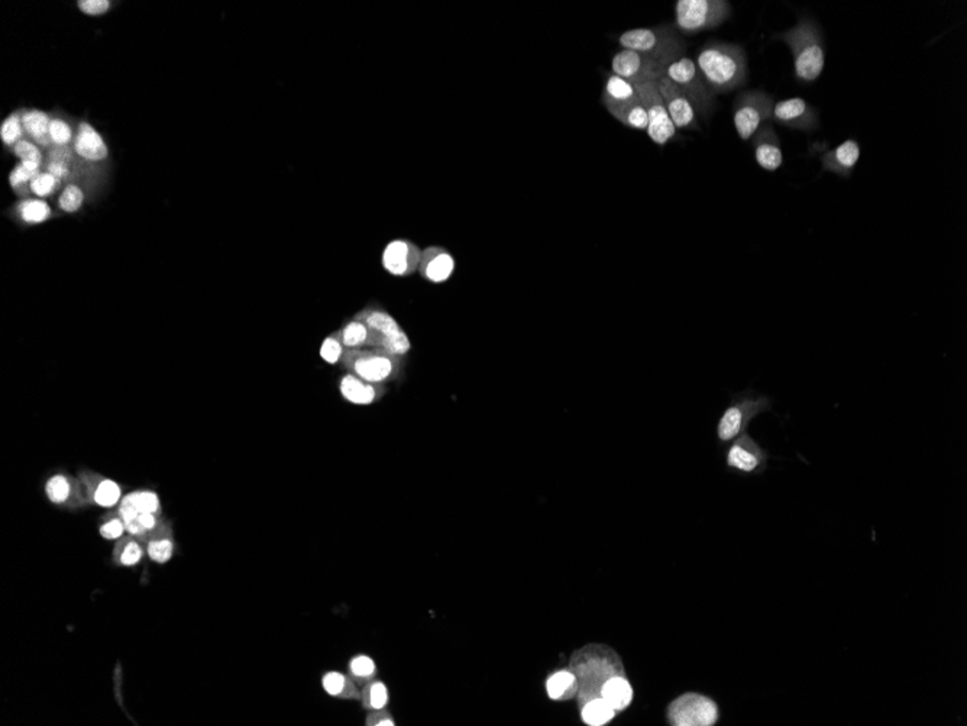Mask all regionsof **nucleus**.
<instances>
[{
  "instance_id": "33",
  "label": "nucleus",
  "mask_w": 967,
  "mask_h": 726,
  "mask_svg": "<svg viewBox=\"0 0 967 726\" xmlns=\"http://www.w3.org/2000/svg\"><path fill=\"white\" fill-rule=\"evenodd\" d=\"M581 720L588 726H604L616 718V710L602 698H595L581 706Z\"/></svg>"
},
{
  "instance_id": "31",
  "label": "nucleus",
  "mask_w": 967,
  "mask_h": 726,
  "mask_svg": "<svg viewBox=\"0 0 967 726\" xmlns=\"http://www.w3.org/2000/svg\"><path fill=\"white\" fill-rule=\"evenodd\" d=\"M546 691L549 699L555 701H568L577 699L578 680L575 674L568 670H560L549 676L546 681Z\"/></svg>"
},
{
  "instance_id": "16",
  "label": "nucleus",
  "mask_w": 967,
  "mask_h": 726,
  "mask_svg": "<svg viewBox=\"0 0 967 726\" xmlns=\"http://www.w3.org/2000/svg\"><path fill=\"white\" fill-rule=\"evenodd\" d=\"M77 476L85 486L90 506L108 511L118 508L124 499V489L117 480L90 469H81Z\"/></svg>"
},
{
  "instance_id": "45",
  "label": "nucleus",
  "mask_w": 967,
  "mask_h": 726,
  "mask_svg": "<svg viewBox=\"0 0 967 726\" xmlns=\"http://www.w3.org/2000/svg\"><path fill=\"white\" fill-rule=\"evenodd\" d=\"M341 354L342 348L341 344H339L338 342V339H324V346H322L321 348V356L324 361H327V363L331 364L336 363V361L339 360V357H341Z\"/></svg>"
},
{
  "instance_id": "15",
  "label": "nucleus",
  "mask_w": 967,
  "mask_h": 726,
  "mask_svg": "<svg viewBox=\"0 0 967 726\" xmlns=\"http://www.w3.org/2000/svg\"><path fill=\"white\" fill-rule=\"evenodd\" d=\"M71 149L81 161L96 169H102L110 160L109 145L99 130L86 119L78 120Z\"/></svg>"
},
{
  "instance_id": "28",
  "label": "nucleus",
  "mask_w": 967,
  "mask_h": 726,
  "mask_svg": "<svg viewBox=\"0 0 967 726\" xmlns=\"http://www.w3.org/2000/svg\"><path fill=\"white\" fill-rule=\"evenodd\" d=\"M145 555L147 548L144 541L139 540L138 536L125 534L122 538L115 541L110 560L115 567L130 568L141 565Z\"/></svg>"
},
{
  "instance_id": "44",
  "label": "nucleus",
  "mask_w": 967,
  "mask_h": 726,
  "mask_svg": "<svg viewBox=\"0 0 967 726\" xmlns=\"http://www.w3.org/2000/svg\"><path fill=\"white\" fill-rule=\"evenodd\" d=\"M322 684H324V691L331 696H342L345 693L346 688H348L345 677L342 676L341 673H336V671L324 674Z\"/></svg>"
},
{
  "instance_id": "35",
  "label": "nucleus",
  "mask_w": 967,
  "mask_h": 726,
  "mask_svg": "<svg viewBox=\"0 0 967 726\" xmlns=\"http://www.w3.org/2000/svg\"><path fill=\"white\" fill-rule=\"evenodd\" d=\"M63 187L64 183L60 179H57L50 171L43 169V171L29 184V193L34 198L44 199V201H53L54 199L56 201Z\"/></svg>"
},
{
  "instance_id": "25",
  "label": "nucleus",
  "mask_w": 967,
  "mask_h": 726,
  "mask_svg": "<svg viewBox=\"0 0 967 726\" xmlns=\"http://www.w3.org/2000/svg\"><path fill=\"white\" fill-rule=\"evenodd\" d=\"M419 267L426 280L439 285L454 275L455 260L445 248L429 247L423 251Z\"/></svg>"
},
{
  "instance_id": "26",
  "label": "nucleus",
  "mask_w": 967,
  "mask_h": 726,
  "mask_svg": "<svg viewBox=\"0 0 967 726\" xmlns=\"http://www.w3.org/2000/svg\"><path fill=\"white\" fill-rule=\"evenodd\" d=\"M639 100L637 86L619 76L609 73L605 78L604 90H602V103L607 112L612 113L619 110L622 106Z\"/></svg>"
},
{
  "instance_id": "27",
  "label": "nucleus",
  "mask_w": 967,
  "mask_h": 726,
  "mask_svg": "<svg viewBox=\"0 0 967 726\" xmlns=\"http://www.w3.org/2000/svg\"><path fill=\"white\" fill-rule=\"evenodd\" d=\"M19 112H21L22 125L26 130V137L38 144L44 151L50 150L48 130H50L51 113L44 112L36 108H21Z\"/></svg>"
},
{
  "instance_id": "43",
  "label": "nucleus",
  "mask_w": 967,
  "mask_h": 726,
  "mask_svg": "<svg viewBox=\"0 0 967 726\" xmlns=\"http://www.w3.org/2000/svg\"><path fill=\"white\" fill-rule=\"evenodd\" d=\"M113 4L110 0H80L77 2V7L80 9L81 14L87 15V16H103L112 9Z\"/></svg>"
},
{
  "instance_id": "9",
  "label": "nucleus",
  "mask_w": 967,
  "mask_h": 726,
  "mask_svg": "<svg viewBox=\"0 0 967 726\" xmlns=\"http://www.w3.org/2000/svg\"><path fill=\"white\" fill-rule=\"evenodd\" d=\"M718 716V706L713 699L693 691L676 698L666 710V720L672 726H713Z\"/></svg>"
},
{
  "instance_id": "10",
  "label": "nucleus",
  "mask_w": 967,
  "mask_h": 726,
  "mask_svg": "<svg viewBox=\"0 0 967 726\" xmlns=\"http://www.w3.org/2000/svg\"><path fill=\"white\" fill-rule=\"evenodd\" d=\"M639 99L644 106L647 113V135L654 144L665 147L669 142L675 140L678 135L675 125L672 124L671 117L666 110L665 102L662 99L656 83L637 86Z\"/></svg>"
},
{
  "instance_id": "13",
  "label": "nucleus",
  "mask_w": 967,
  "mask_h": 726,
  "mask_svg": "<svg viewBox=\"0 0 967 726\" xmlns=\"http://www.w3.org/2000/svg\"><path fill=\"white\" fill-rule=\"evenodd\" d=\"M44 492L50 503L66 512H80L90 508L85 486L80 477L70 472H57L46 479Z\"/></svg>"
},
{
  "instance_id": "46",
  "label": "nucleus",
  "mask_w": 967,
  "mask_h": 726,
  "mask_svg": "<svg viewBox=\"0 0 967 726\" xmlns=\"http://www.w3.org/2000/svg\"><path fill=\"white\" fill-rule=\"evenodd\" d=\"M352 673L358 677H368L375 670V664L370 657L361 656L352 659Z\"/></svg>"
},
{
  "instance_id": "2",
  "label": "nucleus",
  "mask_w": 967,
  "mask_h": 726,
  "mask_svg": "<svg viewBox=\"0 0 967 726\" xmlns=\"http://www.w3.org/2000/svg\"><path fill=\"white\" fill-rule=\"evenodd\" d=\"M570 670L578 680V708L595 698H602V689L612 677L627 676L616 649L605 644H587L573 652Z\"/></svg>"
},
{
  "instance_id": "1",
  "label": "nucleus",
  "mask_w": 967,
  "mask_h": 726,
  "mask_svg": "<svg viewBox=\"0 0 967 726\" xmlns=\"http://www.w3.org/2000/svg\"><path fill=\"white\" fill-rule=\"evenodd\" d=\"M695 64L715 98L742 88L749 76L747 54L739 44L710 41L701 47Z\"/></svg>"
},
{
  "instance_id": "7",
  "label": "nucleus",
  "mask_w": 967,
  "mask_h": 726,
  "mask_svg": "<svg viewBox=\"0 0 967 726\" xmlns=\"http://www.w3.org/2000/svg\"><path fill=\"white\" fill-rule=\"evenodd\" d=\"M665 78L690 100L696 117L708 119L717 108L715 96L711 92L703 75L696 67L695 60L684 56L666 67Z\"/></svg>"
},
{
  "instance_id": "41",
  "label": "nucleus",
  "mask_w": 967,
  "mask_h": 726,
  "mask_svg": "<svg viewBox=\"0 0 967 726\" xmlns=\"http://www.w3.org/2000/svg\"><path fill=\"white\" fill-rule=\"evenodd\" d=\"M138 513H162L159 494L152 491H135L129 493Z\"/></svg>"
},
{
  "instance_id": "3",
  "label": "nucleus",
  "mask_w": 967,
  "mask_h": 726,
  "mask_svg": "<svg viewBox=\"0 0 967 726\" xmlns=\"http://www.w3.org/2000/svg\"><path fill=\"white\" fill-rule=\"evenodd\" d=\"M788 46L794 60V75L801 83H813L823 75L826 66V47L823 32L814 19L802 16L797 26L774 36Z\"/></svg>"
},
{
  "instance_id": "4",
  "label": "nucleus",
  "mask_w": 967,
  "mask_h": 726,
  "mask_svg": "<svg viewBox=\"0 0 967 726\" xmlns=\"http://www.w3.org/2000/svg\"><path fill=\"white\" fill-rule=\"evenodd\" d=\"M624 50L637 51L651 57L668 67L669 64L683 58L686 44L678 29L674 26H647L622 32L617 39Z\"/></svg>"
},
{
  "instance_id": "40",
  "label": "nucleus",
  "mask_w": 967,
  "mask_h": 726,
  "mask_svg": "<svg viewBox=\"0 0 967 726\" xmlns=\"http://www.w3.org/2000/svg\"><path fill=\"white\" fill-rule=\"evenodd\" d=\"M11 152L19 160V161L36 162V164H41V166L44 167L46 151H44L38 144H36L32 140H29L28 137L15 145Z\"/></svg>"
},
{
  "instance_id": "14",
  "label": "nucleus",
  "mask_w": 967,
  "mask_h": 726,
  "mask_svg": "<svg viewBox=\"0 0 967 726\" xmlns=\"http://www.w3.org/2000/svg\"><path fill=\"white\" fill-rule=\"evenodd\" d=\"M770 120L801 132H813L819 127L818 110L802 98H789L775 102Z\"/></svg>"
},
{
  "instance_id": "38",
  "label": "nucleus",
  "mask_w": 967,
  "mask_h": 726,
  "mask_svg": "<svg viewBox=\"0 0 967 726\" xmlns=\"http://www.w3.org/2000/svg\"><path fill=\"white\" fill-rule=\"evenodd\" d=\"M26 134L22 125L21 112L15 110L11 115H7L5 118L4 122L0 125V140L4 144L5 149L12 151L15 145L18 144L22 140H26Z\"/></svg>"
},
{
  "instance_id": "22",
  "label": "nucleus",
  "mask_w": 967,
  "mask_h": 726,
  "mask_svg": "<svg viewBox=\"0 0 967 726\" xmlns=\"http://www.w3.org/2000/svg\"><path fill=\"white\" fill-rule=\"evenodd\" d=\"M422 253L415 244L396 240L388 244L383 254V265L390 275H407L420 265Z\"/></svg>"
},
{
  "instance_id": "5",
  "label": "nucleus",
  "mask_w": 967,
  "mask_h": 726,
  "mask_svg": "<svg viewBox=\"0 0 967 726\" xmlns=\"http://www.w3.org/2000/svg\"><path fill=\"white\" fill-rule=\"evenodd\" d=\"M774 400L760 395L752 389L732 396L717 423V440L720 444H730L733 440L747 432V427L755 418L765 412H772Z\"/></svg>"
},
{
  "instance_id": "39",
  "label": "nucleus",
  "mask_w": 967,
  "mask_h": 726,
  "mask_svg": "<svg viewBox=\"0 0 967 726\" xmlns=\"http://www.w3.org/2000/svg\"><path fill=\"white\" fill-rule=\"evenodd\" d=\"M341 391L349 402L356 403V405H368L373 402L374 396H375V391L371 386L363 385L354 376H346L341 381Z\"/></svg>"
},
{
  "instance_id": "17",
  "label": "nucleus",
  "mask_w": 967,
  "mask_h": 726,
  "mask_svg": "<svg viewBox=\"0 0 967 726\" xmlns=\"http://www.w3.org/2000/svg\"><path fill=\"white\" fill-rule=\"evenodd\" d=\"M656 85L676 130H700L695 109L684 93L666 78H662Z\"/></svg>"
},
{
  "instance_id": "8",
  "label": "nucleus",
  "mask_w": 967,
  "mask_h": 726,
  "mask_svg": "<svg viewBox=\"0 0 967 726\" xmlns=\"http://www.w3.org/2000/svg\"><path fill=\"white\" fill-rule=\"evenodd\" d=\"M775 100L764 90H747L736 98L733 124L743 141H750L765 122L770 120Z\"/></svg>"
},
{
  "instance_id": "32",
  "label": "nucleus",
  "mask_w": 967,
  "mask_h": 726,
  "mask_svg": "<svg viewBox=\"0 0 967 726\" xmlns=\"http://www.w3.org/2000/svg\"><path fill=\"white\" fill-rule=\"evenodd\" d=\"M41 171H43L41 164L32 161H19L9 173L7 182H9V186H11L12 191L19 199L29 198L31 196L29 184Z\"/></svg>"
},
{
  "instance_id": "12",
  "label": "nucleus",
  "mask_w": 967,
  "mask_h": 726,
  "mask_svg": "<svg viewBox=\"0 0 967 726\" xmlns=\"http://www.w3.org/2000/svg\"><path fill=\"white\" fill-rule=\"evenodd\" d=\"M769 452L757 444L747 432L733 440L725 451V466L728 472L742 476H759L767 469Z\"/></svg>"
},
{
  "instance_id": "47",
  "label": "nucleus",
  "mask_w": 967,
  "mask_h": 726,
  "mask_svg": "<svg viewBox=\"0 0 967 726\" xmlns=\"http://www.w3.org/2000/svg\"><path fill=\"white\" fill-rule=\"evenodd\" d=\"M387 689L383 683H375L370 689V705L373 709H383L387 703Z\"/></svg>"
},
{
  "instance_id": "20",
  "label": "nucleus",
  "mask_w": 967,
  "mask_h": 726,
  "mask_svg": "<svg viewBox=\"0 0 967 726\" xmlns=\"http://www.w3.org/2000/svg\"><path fill=\"white\" fill-rule=\"evenodd\" d=\"M103 183H86L71 182L64 184L60 194L54 201V206L61 215H77L88 203H95L102 194Z\"/></svg>"
},
{
  "instance_id": "42",
  "label": "nucleus",
  "mask_w": 967,
  "mask_h": 726,
  "mask_svg": "<svg viewBox=\"0 0 967 726\" xmlns=\"http://www.w3.org/2000/svg\"><path fill=\"white\" fill-rule=\"evenodd\" d=\"M366 338H368V327L364 322H349L342 332V342L346 347L361 346Z\"/></svg>"
},
{
  "instance_id": "23",
  "label": "nucleus",
  "mask_w": 967,
  "mask_h": 726,
  "mask_svg": "<svg viewBox=\"0 0 967 726\" xmlns=\"http://www.w3.org/2000/svg\"><path fill=\"white\" fill-rule=\"evenodd\" d=\"M860 159V145L853 138L840 142L821 157L823 171L838 174L841 179H850Z\"/></svg>"
},
{
  "instance_id": "24",
  "label": "nucleus",
  "mask_w": 967,
  "mask_h": 726,
  "mask_svg": "<svg viewBox=\"0 0 967 726\" xmlns=\"http://www.w3.org/2000/svg\"><path fill=\"white\" fill-rule=\"evenodd\" d=\"M142 541L147 548V555L155 565H166L176 555L177 544L174 538L173 524L167 518L161 522L159 528L154 529Z\"/></svg>"
},
{
  "instance_id": "36",
  "label": "nucleus",
  "mask_w": 967,
  "mask_h": 726,
  "mask_svg": "<svg viewBox=\"0 0 967 726\" xmlns=\"http://www.w3.org/2000/svg\"><path fill=\"white\" fill-rule=\"evenodd\" d=\"M98 533L106 541H118L127 534V522L118 509H108L98 521Z\"/></svg>"
},
{
  "instance_id": "6",
  "label": "nucleus",
  "mask_w": 967,
  "mask_h": 726,
  "mask_svg": "<svg viewBox=\"0 0 967 726\" xmlns=\"http://www.w3.org/2000/svg\"><path fill=\"white\" fill-rule=\"evenodd\" d=\"M732 16L727 0H678L675 4V28L685 36L720 28Z\"/></svg>"
},
{
  "instance_id": "18",
  "label": "nucleus",
  "mask_w": 967,
  "mask_h": 726,
  "mask_svg": "<svg viewBox=\"0 0 967 726\" xmlns=\"http://www.w3.org/2000/svg\"><path fill=\"white\" fill-rule=\"evenodd\" d=\"M7 215L12 223L21 228H32L51 223L54 219L60 218L61 213L57 211L56 206L51 205L50 201L29 196L15 202L7 211Z\"/></svg>"
},
{
  "instance_id": "37",
  "label": "nucleus",
  "mask_w": 967,
  "mask_h": 726,
  "mask_svg": "<svg viewBox=\"0 0 967 726\" xmlns=\"http://www.w3.org/2000/svg\"><path fill=\"white\" fill-rule=\"evenodd\" d=\"M612 117L619 120L620 124L630 128V130H647V113L644 106L642 105L641 99L637 100V102L630 103V105L622 106L619 110L612 113Z\"/></svg>"
},
{
  "instance_id": "29",
  "label": "nucleus",
  "mask_w": 967,
  "mask_h": 726,
  "mask_svg": "<svg viewBox=\"0 0 967 726\" xmlns=\"http://www.w3.org/2000/svg\"><path fill=\"white\" fill-rule=\"evenodd\" d=\"M633 688L627 680V676L612 677L605 681L602 689V698L604 699L616 712L626 710L633 701Z\"/></svg>"
},
{
  "instance_id": "30",
  "label": "nucleus",
  "mask_w": 967,
  "mask_h": 726,
  "mask_svg": "<svg viewBox=\"0 0 967 726\" xmlns=\"http://www.w3.org/2000/svg\"><path fill=\"white\" fill-rule=\"evenodd\" d=\"M78 120L73 119L67 113L61 110L51 112L50 135L51 147L56 149H67L75 141L76 130H77Z\"/></svg>"
},
{
  "instance_id": "19",
  "label": "nucleus",
  "mask_w": 967,
  "mask_h": 726,
  "mask_svg": "<svg viewBox=\"0 0 967 726\" xmlns=\"http://www.w3.org/2000/svg\"><path fill=\"white\" fill-rule=\"evenodd\" d=\"M364 324L368 329L381 334V346L388 353L405 354L410 349V341L405 332L401 331L395 317L383 311H371L364 314Z\"/></svg>"
},
{
  "instance_id": "11",
  "label": "nucleus",
  "mask_w": 967,
  "mask_h": 726,
  "mask_svg": "<svg viewBox=\"0 0 967 726\" xmlns=\"http://www.w3.org/2000/svg\"><path fill=\"white\" fill-rule=\"evenodd\" d=\"M666 67L659 61L637 51L622 50L612 57V73L633 85L658 83L665 78Z\"/></svg>"
},
{
  "instance_id": "21",
  "label": "nucleus",
  "mask_w": 967,
  "mask_h": 726,
  "mask_svg": "<svg viewBox=\"0 0 967 726\" xmlns=\"http://www.w3.org/2000/svg\"><path fill=\"white\" fill-rule=\"evenodd\" d=\"M750 141H752L755 159L760 169L770 171V173L781 169L784 164V152H782L781 141L774 128L770 125H764Z\"/></svg>"
},
{
  "instance_id": "34",
  "label": "nucleus",
  "mask_w": 967,
  "mask_h": 726,
  "mask_svg": "<svg viewBox=\"0 0 967 726\" xmlns=\"http://www.w3.org/2000/svg\"><path fill=\"white\" fill-rule=\"evenodd\" d=\"M354 368L365 380L381 381L390 376L393 364L386 357H371V358L356 361Z\"/></svg>"
}]
</instances>
